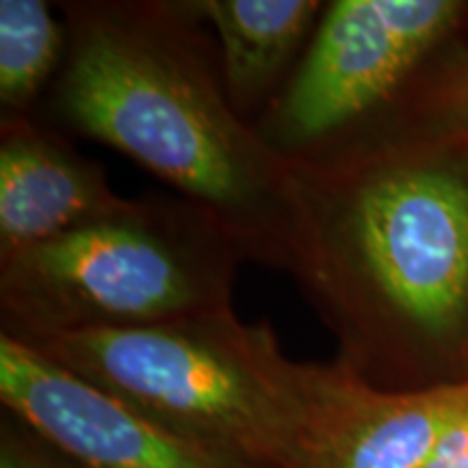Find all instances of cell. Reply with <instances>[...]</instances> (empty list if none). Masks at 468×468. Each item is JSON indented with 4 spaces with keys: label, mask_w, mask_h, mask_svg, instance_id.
I'll list each match as a JSON object with an SVG mask.
<instances>
[{
    "label": "cell",
    "mask_w": 468,
    "mask_h": 468,
    "mask_svg": "<svg viewBox=\"0 0 468 468\" xmlns=\"http://www.w3.org/2000/svg\"><path fill=\"white\" fill-rule=\"evenodd\" d=\"M423 113L427 142L468 148V48L438 79Z\"/></svg>",
    "instance_id": "cell-11"
},
{
    "label": "cell",
    "mask_w": 468,
    "mask_h": 468,
    "mask_svg": "<svg viewBox=\"0 0 468 468\" xmlns=\"http://www.w3.org/2000/svg\"><path fill=\"white\" fill-rule=\"evenodd\" d=\"M0 468H57L44 462L39 455L27 452L22 444L5 438L3 449H0Z\"/></svg>",
    "instance_id": "cell-13"
},
{
    "label": "cell",
    "mask_w": 468,
    "mask_h": 468,
    "mask_svg": "<svg viewBox=\"0 0 468 468\" xmlns=\"http://www.w3.org/2000/svg\"><path fill=\"white\" fill-rule=\"evenodd\" d=\"M20 343L245 468L295 466L319 365L286 358L271 325H248L230 310Z\"/></svg>",
    "instance_id": "cell-3"
},
{
    "label": "cell",
    "mask_w": 468,
    "mask_h": 468,
    "mask_svg": "<svg viewBox=\"0 0 468 468\" xmlns=\"http://www.w3.org/2000/svg\"><path fill=\"white\" fill-rule=\"evenodd\" d=\"M425 468H468V412L444 431Z\"/></svg>",
    "instance_id": "cell-12"
},
{
    "label": "cell",
    "mask_w": 468,
    "mask_h": 468,
    "mask_svg": "<svg viewBox=\"0 0 468 468\" xmlns=\"http://www.w3.org/2000/svg\"><path fill=\"white\" fill-rule=\"evenodd\" d=\"M295 174V267L303 295L368 378L395 332L452 347L468 327V172L452 156L343 150Z\"/></svg>",
    "instance_id": "cell-2"
},
{
    "label": "cell",
    "mask_w": 468,
    "mask_h": 468,
    "mask_svg": "<svg viewBox=\"0 0 468 468\" xmlns=\"http://www.w3.org/2000/svg\"><path fill=\"white\" fill-rule=\"evenodd\" d=\"M468 412V378L410 390L319 367L292 468H425L444 431Z\"/></svg>",
    "instance_id": "cell-7"
},
{
    "label": "cell",
    "mask_w": 468,
    "mask_h": 468,
    "mask_svg": "<svg viewBox=\"0 0 468 468\" xmlns=\"http://www.w3.org/2000/svg\"><path fill=\"white\" fill-rule=\"evenodd\" d=\"M66 27L42 0L0 3V102L3 117L27 115L44 85L63 66Z\"/></svg>",
    "instance_id": "cell-10"
},
{
    "label": "cell",
    "mask_w": 468,
    "mask_h": 468,
    "mask_svg": "<svg viewBox=\"0 0 468 468\" xmlns=\"http://www.w3.org/2000/svg\"><path fill=\"white\" fill-rule=\"evenodd\" d=\"M455 0H335L254 131L289 163L341 148L460 27Z\"/></svg>",
    "instance_id": "cell-5"
},
{
    "label": "cell",
    "mask_w": 468,
    "mask_h": 468,
    "mask_svg": "<svg viewBox=\"0 0 468 468\" xmlns=\"http://www.w3.org/2000/svg\"><path fill=\"white\" fill-rule=\"evenodd\" d=\"M200 25L215 28L221 46V80L232 109L254 126L286 85V72L310 42L319 0H185Z\"/></svg>",
    "instance_id": "cell-9"
},
{
    "label": "cell",
    "mask_w": 468,
    "mask_h": 468,
    "mask_svg": "<svg viewBox=\"0 0 468 468\" xmlns=\"http://www.w3.org/2000/svg\"><path fill=\"white\" fill-rule=\"evenodd\" d=\"M0 397L83 468H245L7 335L0 336Z\"/></svg>",
    "instance_id": "cell-6"
},
{
    "label": "cell",
    "mask_w": 468,
    "mask_h": 468,
    "mask_svg": "<svg viewBox=\"0 0 468 468\" xmlns=\"http://www.w3.org/2000/svg\"><path fill=\"white\" fill-rule=\"evenodd\" d=\"M0 261L124 210L98 163L27 115L3 117Z\"/></svg>",
    "instance_id": "cell-8"
},
{
    "label": "cell",
    "mask_w": 468,
    "mask_h": 468,
    "mask_svg": "<svg viewBox=\"0 0 468 468\" xmlns=\"http://www.w3.org/2000/svg\"><path fill=\"white\" fill-rule=\"evenodd\" d=\"M50 107L208 213L245 261L295 267V174L243 122L180 3H66Z\"/></svg>",
    "instance_id": "cell-1"
},
{
    "label": "cell",
    "mask_w": 468,
    "mask_h": 468,
    "mask_svg": "<svg viewBox=\"0 0 468 468\" xmlns=\"http://www.w3.org/2000/svg\"><path fill=\"white\" fill-rule=\"evenodd\" d=\"M241 248L183 197L120 213L0 261L3 335L144 330L230 313Z\"/></svg>",
    "instance_id": "cell-4"
}]
</instances>
